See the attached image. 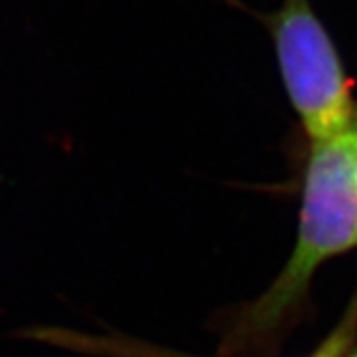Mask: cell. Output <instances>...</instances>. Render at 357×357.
I'll return each mask as SVG.
<instances>
[{"label": "cell", "mask_w": 357, "mask_h": 357, "mask_svg": "<svg viewBox=\"0 0 357 357\" xmlns=\"http://www.w3.org/2000/svg\"><path fill=\"white\" fill-rule=\"evenodd\" d=\"M357 248V128L312 143L298 236L280 274L238 312L225 351H270L300 318L314 274Z\"/></svg>", "instance_id": "1"}, {"label": "cell", "mask_w": 357, "mask_h": 357, "mask_svg": "<svg viewBox=\"0 0 357 357\" xmlns=\"http://www.w3.org/2000/svg\"><path fill=\"white\" fill-rule=\"evenodd\" d=\"M270 30L288 98L310 141L335 139L356 128L351 84L310 2L284 0Z\"/></svg>", "instance_id": "2"}, {"label": "cell", "mask_w": 357, "mask_h": 357, "mask_svg": "<svg viewBox=\"0 0 357 357\" xmlns=\"http://www.w3.org/2000/svg\"><path fill=\"white\" fill-rule=\"evenodd\" d=\"M22 335L40 344L54 345L66 351L88 357H199L183 354L171 347L149 344L121 333H89L70 328H32ZM314 357H337L335 354H319Z\"/></svg>", "instance_id": "3"}, {"label": "cell", "mask_w": 357, "mask_h": 357, "mask_svg": "<svg viewBox=\"0 0 357 357\" xmlns=\"http://www.w3.org/2000/svg\"><path fill=\"white\" fill-rule=\"evenodd\" d=\"M349 357H357V354H354V356H349Z\"/></svg>", "instance_id": "4"}]
</instances>
